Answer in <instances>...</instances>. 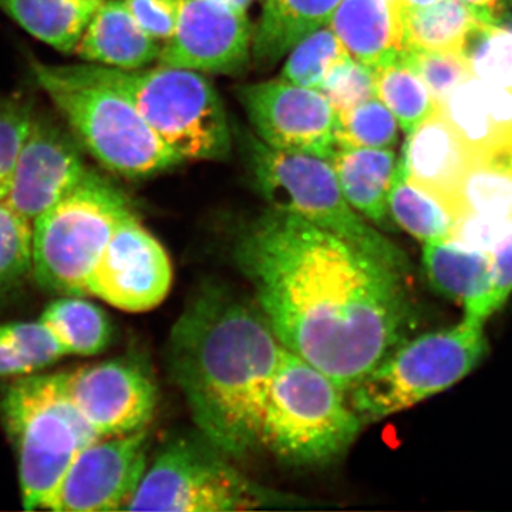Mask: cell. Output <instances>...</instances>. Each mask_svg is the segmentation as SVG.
Returning a JSON list of instances; mask_svg holds the SVG:
<instances>
[{"instance_id": "obj_1", "label": "cell", "mask_w": 512, "mask_h": 512, "mask_svg": "<svg viewBox=\"0 0 512 512\" xmlns=\"http://www.w3.org/2000/svg\"><path fill=\"white\" fill-rule=\"evenodd\" d=\"M284 348L346 393L407 340L409 271L289 212H265L234 248Z\"/></svg>"}, {"instance_id": "obj_2", "label": "cell", "mask_w": 512, "mask_h": 512, "mask_svg": "<svg viewBox=\"0 0 512 512\" xmlns=\"http://www.w3.org/2000/svg\"><path fill=\"white\" fill-rule=\"evenodd\" d=\"M284 346L261 309L201 286L171 329L168 367L202 437L229 458L261 446L266 397Z\"/></svg>"}, {"instance_id": "obj_3", "label": "cell", "mask_w": 512, "mask_h": 512, "mask_svg": "<svg viewBox=\"0 0 512 512\" xmlns=\"http://www.w3.org/2000/svg\"><path fill=\"white\" fill-rule=\"evenodd\" d=\"M53 69L74 82L103 84L126 96L184 160H220L229 153L231 134L220 94L195 70L167 64L151 70L97 64Z\"/></svg>"}, {"instance_id": "obj_4", "label": "cell", "mask_w": 512, "mask_h": 512, "mask_svg": "<svg viewBox=\"0 0 512 512\" xmlns=\"http://www.w3.org/2000/svg\"><path fill=\"white\" fill-rule=\"evenodd\" d=\"M363 426L339 384L282 350L266 397L261 446L291 466H326L352 447Z\"/></svg>"}, {"instance_id": "obj_5", "label": "cell", "mask_w": 512, "mask_h": 512, "mask_svg": "<svg viewBox=\"0 0 512 512\" xmlns=\"http://www.w3.org/2000/svg\"><path fill=\"white\" fill-rule=\"evenodd\" d=\"M0 419L16 450L25 510H46L74 458L101 439L56 375L20 376L0 397Z\"/></svg>"}, {"instance_id": "obj_6", "label": "cell", "mask_w": 512, "mask_h": 512, "mask_svg": "<svg viewBox=\"0 0 512 512\" xmlns=\"http://www.w3.org/2000/svg\"><path fill=\"white\" fill-rule=\"evenodd\" d=\"M32 70L79 144L111 173L138 180L184 160L123 94L103 84L66 79L47 64L33 62Z\"/></svg>"}, {"instance_id": "obj_7", "label": "cell", "mask_w": 512, "mask_h": 512, "mask_svg": "<svg viewBox=\"0 0 512 512\" xmlns=\"http://www.w3.org/2000/svg\"><path fill=\"white\" fill-rule=\"evenodd\" d=\"M133 207L124 192L87 170L63 200L33 221L32 274L46 291L87 296V285L114 231Z\"/></svg>"}, {"instance_id": "obj_8", "label": "cell", "mask_w": 512, "mask_h": 512, "mask_svg": "<svg viewBox=\"0 0 512 512\" xmlns=\"http://www.w3.org/2000/svg\"><path fill=\"white\" fill-rule=\"evenodd\" d=\"M308 500L242 474L207 440L168 443L146 468L127 511L228 512L305 507Z\"/></svg>"}, {"instance_id": "obj_9", "label": "cell", "mask_w": 512, "mask_h": 512, "mask_svg": "<svg viewBox=\"0 0 512 512\" xmlns=\"http://www.w3.org/2000/svg\"><path fill=\"white\" fill-rule=\"evenodd\" d=\"M487 352L483 323L467 318L404 340L349 390L350 406L363 424L379 423L460 382Z\"/></svg>"}, {"instance_id": "obj_10", "label": "cell", "mask_w": 512, "mask_h": 512, "mask_svg": "<svg viewBox=\"0 0 512 512\" xmlns=\"http://www.w3.org/2000/svg\"><path fill=\"white\" fill-rule=\"evenodd\" d=\"M247 151L256 187L272 208L301 217L410 272L402 249L367 224L346 200L328 160L275 150L254 137H248Z\"/></svg>"}, {"instance_id": "obj_11", "label": "cell", "mask_w": 512, "mask_h": 512, "mask_svg": "<svg viewBox=\"0 0 512 512\" xmlns=\"http://www.w3.org/2000/svg\"><path fill=\"white\" fill-rule=\"evenodd\" d=\"M59 375L64 392L101 439L146 430L156 414V382L143 363L130 357Z\"/></svg>"}, {"instance_id": "obj_12", "label": "cell", "mask_w": 512, "mask_h": 512, "mask_svg": "<svg viewBox=\"0 0 512 512\" xmlns=\"http://www.w3.org/2000/svg\"><path fill=\"white\" fill-rule=\"evenodd\" d=\"M239 100L266 146L328 161L339 148L338 113L319 90L281 80L241 87Z\"/></svg>"}, {"instance_id": "obj_13", "label": "cell", "mask_w": 512, "mask_h": 512, "mask_svg": "<svg viewBox=\"0 0 512 512\" xmlns=\"http://www.w3.org/2000/svg\"><path fill=\"white\" fill-rule=\"evenodd\" d=\"M173 284V265L161 242L128 214L93 269L87 293L120 311L148 312L163 303Z\"/></svg>"}, {"instance_id": "obj_14", "label": "cell", "mask_w": 512, "mask_h": 512, "mask_svg": "<svg viewBox=\"0 0 512 512\" xmlns=\"http://www.w3.org/2000/svg\"><path fill=\"white\" fill-rule=\"evenodd\" d=\"M147 448L146 430L93 441L74 458L46 510H124L146 473Z\"/></svg>"}, {"instance_id": "obj_15", "label": "cell", "mask_w": 512, "mask_h": 512, "mask_svg": "<svg viewBox=\"0 0 512 512\" xmlns=\"http://www.w3.org/2000/svg\"><path fill=\"white\" fill-rule=\"evenodd\" d=\"M86 173L79 141L35 114L3 201L33 222L70 194Z\"/></svg>"}, {"instance_id": "obj_16", "label": "cell", "mask_w": 512, "mask_h": 512, "mask_svg": "<svg viewBox=\"0 0 512 512\" xmlns=\"http://www.w3.org/2000/svg\"><path fill=\"white\" fill-rule=\"evenodd\" d=\"M251 40L247 13L222 0H184L177 29L158 60L195 72H238L248 62Z\"/></svg>"}, {"instance_id": "obj_17", "label": "cell", "mask_w": 512, "mask_h": 512, "mask_svg": "<svg viewBox=\"0 0 512 512\" xmlns=\"http://www.w3.org/2000/svg\"><path fill=\"white\" fill-rule=\"evenodd\" d=\"M471 163L473 154L437 109L407 134L397 167L407 181L439 201L454 220L458 191Z\"/></svg>"}, {"instance_id": "obj_18", "label": "cell", "mask_w": 512, "mask_h": 512, "mask_svg": "<svg viewBox=\"0 0 512 512\" xmlns=\"http://www.w3.org/2000/svg\"><path fill=\"white\" fill-rule=\"evenodd\" d=\"M439 111L473 158L512 146V87L471 76L440 104Z\"/></svg>"}, {"instance_id": "obj_19", "label": "cell", "mask_w": 512, "mask_h": 512, "mask_svg": "<svg viewBox=\"0 0 512 512\" xmlns=\"http://www.w3.org/2000/svg\"><path fill=\"white\" fill-rule=\"evenodd\" d=\"M356 62L377 70L402 55V10L396 0H342L329 22Z\"/></svg>"}, {"instance_id": "obj_20", "label": "cell", "mask_w": 512, "mask_h": 512, "mask_svg": "<svg viewBox=\"0 0 512 512\" xmlns=\"http://www.w3.org/2000/svg\"><path fill=\"white\" fill-rule=\"evenodd\" d=\"M74 53L89 63L137 70L158 59L160 49L156 39L138 25L124 0H106L90 20Z\"/></svg>"}, {"instance_id": "obj_21", "label": "cell", "mask_w": 512, "mask_h": 512, "mask_svg": "<svg viewBox=\"0 0 512 512\" xmlns=\"http://www.w3.org/2000/svg\"><path fill=\"white\" fill-rule=\"evenodd\" d=\"M329 163L349 204L366 220L386 224L399 164L393 148L339 147Z\"/></svg>"}, {"instance_id": "obj_22", "label": "cell", "mask_w": 512, "mask_h": 512, "mask_svg": "<svg viewBox=\"0 0 512 512\" xmlns=\"http://www.w3.org/2000/svg\"><path fill=\"white\" fill-rule=\"evenodd\" d=\"M342 0H266L252 39V55L262 67L278 63L316 30L329 25Z\"/></svg>"}, {"instance_id": "obj_23", "label": "cell", "mask_w": 512, "mask_h": 512, "mask_svg": "<svg viewBox=\"0 0 512 512\" xmlns=\"http://www.w3.org/2000/svg\"><path fill=\"white\" fill-rule=\"evenodd\" d=\"M491 264V252L464 247L453 239L424 242L423 265L430 284L466 309L487 295Z\"/></svg>"}, {"instance_id": "obj_24", "label": "cell", "mask_w": 512, "mask_h": 512, "mask_svg": "<svg viewBox=\"0 0 512 512\" xmlns=\"http://www.w3.org/2000/svg\"><path fill=\"white\" fill-rule=\"evenodd\" d=\"M106 0H0V10L26 32L63 53H74Z\"/></svg>"}, {"instance_id": "obj_25", "label": "cell", "mask_w": 512, "mask_h": 512, "mask_svg": "<svg viewBox=\"0 0 512 512\" xmlns=\"http://www.w3.org/2000/svg\"><path fill=\"white\" fill-rule=\"evenodd\" d=\"M461 217L512 224V146L473 158L458 191L454 221Z\"/></svg>"}, {"instance_id": "obj_26", "label": "cell", "mask_w": 512, "mask_h": 512, "mask_svg": "<svg viewBox=\"0 0 512 512\" xmlns=\"http://www.w3.org/2000/svg\"><path fill=\"white\" fill-rule=\"evenodd\" d=\"M39 320L53 333L66 355H99L113 339L107 313L82 296L56 299L46 306Z\"/></svg>"}, {"instance_id": "obj_27", "label": "cell", "mask_w": 512, "mask_h": 512, "mask_svg": "<svg viewBox=\"0 0 512 512\" xmlns=\"http://www.w3.org/2000/svg\"><path fill=\"white\" fill-rule=\"evenodd\" d=\"M404 49L464 52L480 25L460 0H439L426 8L402 10Z\"/></svg>"}, {"instance_id": "obj_28", "label": "cell", "mask_w": 512, "mask_h": 512, "mask_svg": "<svg viewBox=\"0 0 512 512\" xmlns=\"http://www.w3.org/2000/svg\"><path fill=\"white\" fill-rule=\"evenodd\" d=\"M373 72L377 99L392 111L404 133H412L439 109L426 84L402 57Z\"/></svg>"}, {"instance_id": "obj_29", "label": "cell", "mask_w": 512, "mask_h": 512, "mask_svg": "<svg viewBox=\"0 0 512 512\" xmlns=\"http://www.w3.org/2000/svg\"><path fill=\"white\" fill-rule=\"evenodd\" d=\"M389 215L400 228L420 241L451 239L453 217L439 201L407 181L399 167L389 194Z\"/></svg>"}, {"instance_id": "obj_30", "label": "cell", "mask_w": 512, "mask_h": 512, "mask_svg": "<svg viewBox=\"0 0 512 512\" xmlns=\"http://www.w3.org/2000/svg\"><path fill=\"white\" fill-rule=\"evenodd\" d=\"M348 57L338 36L326 25L293 47L281 77L295 86L320 90L330 70Z\"/></svg>"}, {"instance_id": "obj_31", "label": "cell", "mask_w": 512, "mask_h": 512, "mask_svg": "<svg viewBox=\"0 0 512 512\" xmlns=\"http://www.w3.org/2000/svg\"><path fill=\"white\" fill-rule=\"evenodd\" d=\"M33 222L0 201V301L32 274Z\"/></svg>"}, {"instance_id": "obj_32", "label": "cell", "mask_w": 512, "mask_h": 512, "mask_svg": "<svg viewBox=\"0 0 512 512\" xmlns=\"http://www.w3.org/2000/svg\"><path fill=\"white\" fill-rule=\"evenodd\" d=\"M399 123L392 111L377 99L338 113L339 147L393 148L399 140Z\"/></svg>"}, {"instance_id": "obj_33", "label": "cell", "mask_w": 512, "mask_h": 512, "mask_svg": "<svg viewBox=\"0 0 512 512\" xmlns=\"http://www.w3.org/2000/svg\"><path fill=\"white\" fill-rule=\"evenodd\" d=\"M463 53L474 77L494 86L512 87V30L507 26L480 23Z\"/></svg>"}, {"instance_id": "obj_34", "label": "cell", "mask_w": 512, "mask_h": 512, "mask_svg": "<svg viewBox=\"0 0 512 512\" xmlns=\"http://www.w3.org/2000/svg\"><path fill=\"white\" fill-rule=\"evenodd\" d=\"M400 57L423 80L437 106L443 104L460 84L473 76L463 52L404 49Z\"/></svg>"}, {"instance_id": "obj_35", "label": "cell", "mask_w": 512, "mask_h": 512, "mask_svg": "<svg viewBox=\"0 0 512 512\" xmlns=\"http://www.w3.org/2000/svg\"><path fill=\"white\" fill-rule=\"evenodd\" d=\"M33 116L32 106L26 101L0 94V201L8 195Z\"/></svg>"}, {"instance_id": "obj_36", "label": "cell", "mask_w": 512, "mask_h": 512, "mask_svg": "<svg viewBox=\"0 0 512 512\" xmlns=\"http://www.w3.org/2000/svg\"><path fill=\"white\" fill-rule=\"evenodd\" d=\"M336 113L376 97L375 72L352 57L336 64L319 90Z\"/></svg>"}, {"instance_id": "obj_37", "label": "cell", "mask_w": 512, "mask_h": 512, "mask_svg": "<svg viewBox=\"0 0 512 512\" xmlns=\"http://www.w3.org/2000/svg\"><path fill=\"white\" fill-rule=\"evenodd\" d=\"M491 281L487 295L476 305L466 309L464 318L473 322H487L495 312L500 311L512 292V228L493 251H491Z\"/></svg>"}, {"instance_id": "obj_38", "label": "cell", "mask_w": 512, "mask_h": 512, "mask_svg": "<svg viewBox=\"0 0 512 512\" xmlns=\"http://www.w3.org/2000/svg\"><path fill=\"white\" fill-rule=\"evenodd\" d=\"M124 3L148 36L168 40L177 29L184 0H124Z\"/></svg>"}, {"instance_id": "obj_39", "label": "cell", "mask_w": 512, "mask_h": 512, "mask_svg": "<svg viewBox=\"0 0 512 512\" xmlns=\"http://www.w3.org/2000/svg\"><path fill=\"white\" fill-rule=\"evenodd\" d=\"M36 372V367L26 357L9 323L0 325V377H20Z\"/></svg>"}, {"instance_id": "obj_40", "label": "cell", "mask_w": 512, "mask_h": 512, "mask_svg": "<svg viewBox=\"0 0 512 512\" xmlns=\"http://www.w3.org/2000/svg\"><path fill=\"white\" fill-rule=\"evenodd\" d=\"M478 22L485 25H504L511 0H460Z\"/></svg>"}, {"instance_id": "obj_41", "label": "cell", "mask_w": 512, "mask_h": 512, "mask_svg": "<svg viewBox=\"0 0 512 512\" xmlns=\"http://www.w3.org/2000/svg\"><path fill=\"white\" fill-rule=\"evenodd\" d=\"M396 2L400 6V10H409L426 8V6L433 5V3L439 2V0H396Z\"/></svg>"}, {"instance_id": "obj_42", "label": "cell", "mask_w": 512, "mask_h": 512, "mask_svg": "<svg viewBox=\"0 0 512 512\" xmlns=\"http://www.w3.org/2000/svg\"><path fill=\"white\" fill-rule=\"evenodd\" d=\"M222 2L228 3L229 6L239 10V12L247 13L249 3H251L252 0H222Z\"/></svg>"}]
</instances>
